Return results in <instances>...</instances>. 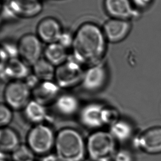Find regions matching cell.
Wrapping results in <instances>:
<instances>
[{
	"label": "cell",
	"instance_id": "32",
	"mask_svg": "<svg viewBox=\"0 0 161 161\" xmlns=\"http://www.w3.org/2000/svg\"><path fill=\"white\" fill-rule=\"evenodd\" d=\"M42 161H61V160L58 158V157L56 156L55 153V154L50 153L43 156Z\"/></svg>",
	"mask_w": 161,
	"mask_h": 161
},
{
	"label": "cell",
	"instance_id": "35",
	"mask_svg": "<svg viewBox=\"0 0 161 161\" xmlns=\"http://www.w3.org/2000/svg\"><path fill=\"white\" fill-rule=\"evenodd\" d=\"M8 1V0H0V1H1V2H2L3 3L6 2V1Z\"/></svg>",
	"mask_w": 161,
	"mask_h": 161
},
{
	"label": "cell",
	"instance_id": "22",
	"mask_svg": "<svg viewBox=\"0 0 161 161\" xmlns=\"http://www.w3.org/2000/svg\"><path fill=\"white\" fill-rule=\"evenodd\" d=\"M109 132L116 141L124 142L132 137L133 128L129 122L120 119L110 126Z\"/></svg>",
	"mask_w": 161,
	"mask_h": 161
},
{
	"label": "cell",
	"instance_id": "23",
	"mask_svg": "<svg viewBox=\"0 0 161 161\" xmlns=\"http://www.w3.org/2000/svg\"><path fill=\"white\" fill-rule=\"evenodd\" d=\"M13 161H34L36 154L27 144H20L11 153Z\"/></svg>",
	"mask_w": 161,
	"mask_h": 161
},
{
	"label": "cell",
	"instance_id": "29",
	"mask_svg": "<svg viewBox=\"0 0 161 161\" xmlns=\"http://www.w3.org/2000/svg\"><path fill=\"white\" fill-rule=\"evenodd\" d=\"M135 8L141 12L148 9L152 5L153 0H131Z\"/></svg>",
	"mask_w": 161,
	"mask_h": 161
},
{
	"label": "cell",
	"instance_id": "36",
	"mask_svg": "<svg viewBox=\"0 0 161 161\" xmlns=\"http://www.w3.org/2000/svg\"><path fill=\"white\" fill-rule=\"evenodd\" d=\"M2 5H3V3L0 1V8H1V6H2Z\"/></svg>",
	"mask_w": 161,
	"mask_h": 161
},
{
	"label": "cell",
	"instance_id": "19",
	"mask_svg": "<svg viewBox=\"0 0 161 161\" xmlns=\"http://www.w3.org/2000/svg\"><path fill=\"white\" fill-rule=\"evenodd\" d=\"M69 55L68 50L58 42L47 44L44 49L43 58L56 67L66 62Z\"/></svg>",
	"mask_w": 161,
	"mask_h": 161
},
{
	"label": "cell",
	"instance_id": "8",
	"mask_svg": "<svg viewBox=\"0 0 161 161\" xmlns=\"http://www.w3.org/2000/svg\"><path fill=\"white\" fill-rule=\"evenodd\" d=\"M103 8L110 18L124 20L139 19L141 12L135 8L131 0H103Z\"/></svg>",
	"mask_w": 161,
	"mask_h": 161
},
{
	"label": "cell",
	"instance_id": "12",
	"mask_svg": "<svg viewBox=\"0 0 161 161\" xmlns=\"http://www.w3.org/2000/svg\"><path fill=\"white\" fill-rule=\"evenodd\" d=\"M135 147L150 154L161 152V128H153L136 137Z\"/></svg>",
	"mask_w": 161,
	"mask_h": 161
},
{
	"label": "cell",
	"instance_id": "5",
	"mask_svg": "<svg viewBox=\"0 0 161 161\" xmlns=\"http://www.w3.org/2000/svg\"><path fill=\"white\" fill-rule=\"evenodd\" d=\"M83 66L69 54L66 62L56 67L54 81L61 89L73 87L81 83L85 72Z\"/></svg>",
	"mask_w": 161,
	"mask_h": 161
},
{
	"label": "cell",
	"instance_id": "38",
	"mask_svg": "<svg viewBox=\"0 0 161 161\" xmlns=\"http://www.w3.org/2000/svg\"><path fill=\"white\" fill-rule=\"evenodd\" d=\"M40 1H43V0H40Z\"/></svg>",
	"mask_w": 161,
	"mask_h": 161
},
{
	"label": "cell",
	"instance_id": "31",
	"mask_svg": "<svg viewBox=\"0 0 161 161\" xmlns=\"http://www.w3.org/2000/svg\"><path fill=\"white\" fill-rule=\"evenodd\" d=\"M6 53L0 44V73L5 69L6 65L9 60Z\"/></svg>",
	"mask_w": 161,
	"mask_h": 161
},
{
	"label": "cell",
	"instance_id": "18",
	"mask_svg": "<svg viewBox=\"0 0 161 161\" xmlns=\"http://www.w3.org/2000/svg\"><path fill=\"white\" fill-rule=\"evenodd\" d=\"M25 119L33 125L44 123L47 118V107L38 102L31 99L22 110Z\"/></svg>",
	"mask_w": 161,
	"mask_h": 161
},
{
	"label": "cell",
	"instance_id": "24",
	"mask_svg": "<svg viewBox=\"0 0 161 161\" xmlns=\"http://www.w3.org/2000/svg\"><path fill=\"white\" fill-rule=\"evenodd\" d=\"M119 120H120V114L116 109L104 107L102 113V120L104 126H109L110 127Z\"/></svg>",
	"mask_w": 161,
	"mask_h": 161
},
{
	"label": "cell",
	"instance_id": "34",
	"mask_svg": "<svg viewBox=\"0 0 161 161\" xmlns=\"http://www.w3.org/2000/svg\"><path fill=\"white\" fill-rule=\"evenodd\" d=\"M3 22V19H2V18L0 17V28H1V25H2Z\"/></svg>",
	"mask_w": 161,
	"mask_h": 161
},
{
	"label": "cell",
	"instance_id": "3",
	"mask_svg": "<svg viewBox=\"0 0 161 161\" xmlns=\"http://www.w3.org/2000/svg\"><path fill=\"white\" fill-rule=\"evenodd\" d=\"M87 155L92 161H113L117 152L116 141L109 131L98 130L86 141Z\"/></svg>",
	"mask_w": 161,
	"mask_h": 161
},
{
	"label": "cell",
	"instance_id": "4",
	"mask_svg": "<svg viewBox=\"0 0 161 161\" xmlns=\"http://www.w3.org/2000/svg\"><path fill=\"white\" fill-rule=\"evenodd\" d=\"M56 134L45 123L33 125L28 133L27 145L36 155L44 156L54 150Z\"/></svg>",
	"mask_w": 161,
	"mask_h": 161
},
{
	"label": "cell",
	"instance_id": "20",
	"mask_svg": "<svg viewBox=\"0 0 161 161\" xmlns=\"http://www.w3.org/2000/svg\"><path fill=\"white\" fill-rule=\"evenodd\" d=\"M21 143L17 132L9 126L0 128V150L12 153Z\"/></svg>",
	"mask_w": 161,
	"mask_h": 161
},
{
	"label": "cell",
	"instance_id": "1",
	"mask_svg": "<svg viewBox=\"0 0 161 161\" xmlns=\"http://www.w3.org/2000/svg\"><path fill=\"white\" fill-rule=\"evenodd\" d=\"M108 43L102 27L96 23L86 22L74 33L71 55L83 66L96 65L104 61Z\"/></svg>",
	"mask_w": 161,
	"mask_h": 161
},
{
	"label": "cell",
	"instance_id": "33",
	"mask_svg": "<svg viewBox=\"0 0 161 161\" xmlns=\"http://www.w3.org/2000/svg\"><path fill=\"white\" fill-rule=\"evenodd\" d=\"M6 154L5 152H3L2 151L0 150V161H3V160H5V159H7L6 157Z\"/></svg>",
	"mask_w": 161,
	"mask_h": 161
},
{
	"label": "cell",
	"instance_id": "25",
	"mask_svg": "<svg viewBox=\"0 0 161 161\" xmlns=\"http://www.w3.org/2000/svg\"><path fill=\"white\" fill-rule=\"evenodd\" d=\"M13 118V110L6 103H0V128L8 126Z\"/></svg>",
	"mask_w": 161,
	"mask_h": 161
},
{
	"label": "cell",
	"instance_id": "13",
	"mask_svg": "<svg viewBox=\"0 0 161 161\" xmlns=\"http://www.w3.org/2000/svg\"><path fill=\"white\" fill-rule=\"evenodd\" d=\"M104 105L98 103H91L85 105L79 113L80 123L86 127L98 129L104 126L102 113Z\"/></svg>",
	"mask_w": 161,
	"mask_h": 161
},
{
	"label": "cell",
	"instance_id": "37",
	"mask_svg": "<svg viewBox=\"0 0 161 161\" xmlns=\"http://www.w3.org/2000/svg\"><path fill=\"white\" fill-rule=\"evenodd\" d=\"M9 161V160H8V159H5V160H3V161Z\"/></svg>",
	"mask_w": 161,
	"mask_h": 161
},
{
	"label": "cell",
	"instance_id": "21",
	"mask_svg": "<svg viewBox=\"0 0 161 161\" xmlns=\"http://www.w3.org/2000/svg\"><path fill=\"white\" fill-rule=\"evenodd\" d=\"M32 73L40 81L54 80L56 67L42 58L31 66Z\"/></svg>",
	"mask_w": 161,
	"mask_h": 161
},
{
	"label": "cell",
	"instance_id": "28",
	"mask_svg": "<svg viewBox=\"0 0 161 161\" xmlns=\"http://www.w3.org/2000/svg\"><path fill=\"white\" fill-rule=\"evenodd\" d=\"M113 161H134L132 153L126 149L117 151Z\"/></svg>",
	"mask_w": 161,
	"mask_h": 161
},
{
	"label": "cell",
	"instance_id": "2",
	"mask_svg": "<svg viewBox=\"0 0 161 161\" xmlns=\"http://www.w3.org/2000/svg\"><path fill=\"white\" fill-rule=\"evenodd\" d=\"M54 150L61 161H83L87 156L86 141L76 129L63 128L56 133Z\"/></svg>",
	"mask_w": 161,
	"mask_h": 161
},
{
	"label": "cell",
	"instance_id": "10",
	"mask_svg": "<svg viewBox=\"0 0 161 161\" xmlns=\"http://www.w3.org/2000/svg\"><path fill=\"white\" fill-rule=\"evenodd\" d=\"M108 72L104 61L87 67L85 70L81 84L86 90L94 92L103 87L107 80Z\"/></svg>",
	"mask_w": 161,
	"mask_h": 161
},
{
	"label": "cell",
	"instance_id": "7",
	"mask_svg": "<svg viewBox=\"0 0 161 161\" xmlns=\"http://www.w3.org/2000/svg\"><path fill=\"white\" fill-rule=\"evenodd\" d=\"M17 44L19 58L30 67L43 58V43L36 34H25Z\"/></svg>",
	"mask_w": 161,
	"mask_h": 161
},
{
	"label": "cell",
	"instance_id": "9",
	"mask_svg": "<svg viewBox=\"0 0 161 161\" xmlns=\"http://www.w3.org/2000/svg\"><path fill=\"white\" fill-rule=\"evenodd\" d=\"M102 29L108 43L118 44L123 42L132 30V22L115 18L105 21Z\"/></svg>",
	"mask_w": 161,
	"mask_h": 161
},
{
	"label": "cell",
	"instance_id": "6",
	"mask_svg": "<svg viewBox=\"0 0 161 161\" xmlns=\"http://www.w3.org/2000/svg\"><path fill=\"white\" fill-rule=\"evenodd\" d=\"M5 103L13 110H22L31 100V90L24 80H12L4 90Z\"/></svg>",
	"mask_w": 161,
	"mask_h": 161
},
{
	"label": "cell",
	"instance_id": "30",
	"mask_svg": "<svg viewBox=\"0 0 161 161\" xmlns=\"http://www.w3.org/2000/svg\"><path fill=\"white\" fill-rule=\"evenodd\" d=\"M23 80L31 91L34 88H36L41 82L33 73L29 74Z\"/></svg>",
	"mask_w": 161,
	"mask_h": 161
},
{
	"label": "cell",
	"instance_id": "17",
	"mask_svg": "<svg viewBox=\"0 0 161 161\" xmlns=\"http://www.w3.org/2000/svg\"><path fill=\"white\" fill-rule=\"evenodd\" d=\"M52 104L55 113L63 117L74 115L77 113L80 108L78 99L69 93L59 94Z\"/></svg>",
	"mask_w": 161,
	"mask_h": 161
},
{
	"label": "cell",
	"instance_id": "11",
	"mask_svg": "<svg viewBox=\"0 0 161 161\" xmlns=\"http://www.w3.org/2000/svg\"><path fill=\"white\" fill-rule=\"evenodd\" d=\"M64 31L59 20L53 17H45L38 23L36 35L47 45L58 42Z\"/></svg>",
	"mask_w": 161,
	"mask_h": 161
},
{
	"label": "cell",
	"instance_id": "16",
	"mask_svg": "<svg viewBox=\"0 0 161 161\" xmlns=\"http://www.w3.org/2000/svg\"><path fill=\"white\" fill-rule=\"evenodd\" d=\"M29 66L19 58L9 59L5 69L0 73L3 80H23L31 74Z\"/></svg>",
	"mask_w": 161,
	"mask_h": 161
},
{
	"label": "cell",
	"instance_id": "14",
	"mask_svg": "<svg viewBox=\"0 0 161 161\" xmlns=\"http://www.w3.org/2000/svg\"><path fill=\"white\" fill-rule=\"evenodd\" d=\"M8 3L18 18H31L43 11L40 0H8Z\"/></svg>",
	"mask_w": 161,
	"mask_h": 161
},
{
	"label": "cell",
	"instance_id": "26",
	"mask_svg": "<svg viewBox=\"0 0 161 161\" xmlns=\"http://www.w3.org/2000/svg\"><path fill=\"white\" fill-rule=\"evenodd\" d=\"M74 40V33L68 31L64 29L63 33L59 38L58 42L63 47L69 50L71 49Z\"/></svg>",
	"mask_w": 161,
	"mask_h": 161
},
{
	"label": "cell",
	"instance_id": "15",
	"mask_svg": "<svg viewBox=\"0 0 161 161\" xmlns=\"http://www.w3.org/2000/svg\"><path fill=\"white\" fill-rule=\"evenodd\" d=\"M60 88L54 80L41 81L31 91V97L34 100L47 106L54 103L55 100L60 94Z\"/></svg>",
	"mask_w": 161,
	"mask_h": 161
},
{
	"label": "cell",
	"instance_id": "27",
	"mask_svg": "<svg viewBox=\"0 0 161 161\" xmlns=\"http://www.w3.org/2000/svg\"><path fill=\"white\" fill-rule=\"evenodd\" d=\"M1 45L6 53L9 59L19 58L17 43H14L13 42H5Z\"/></svg>",
	"mask_w": 161,
	"mask_h": 161
}]
</instances>
